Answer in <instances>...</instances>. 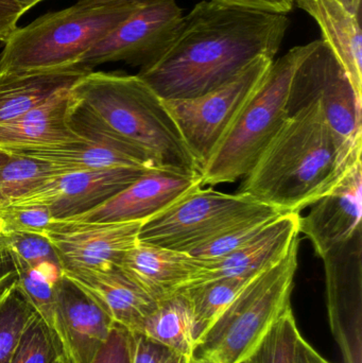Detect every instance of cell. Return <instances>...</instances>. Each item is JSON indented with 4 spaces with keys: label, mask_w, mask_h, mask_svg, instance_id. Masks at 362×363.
<instances>
[{
    "label": "cell",
    "mask_w": 362,
    "mask_h": 363,
    "mask_svg": "<svg viewBox=\"0 0 362 363\" xmlns=\"http://www.w3.org/2000/svg\"><path fill=\"white\" fill-rule=\"evenodd\" d=\"M78 1H87V0H78ZM89 1H121V0H89Z\"/></svg>",
    "instance_id": "43"
},
{
    "label": "cell",
    "mask_w": 362,
    "mask_h": 363,
    "mask_svg": "<svg viewBox=\"0 0 362 363\" xmlns=\"http://www.w3.org/2000/svg\"><path fill=\"white\" fill-rule=\"evenodd\" d=\"M299 220L300 213H283L233 253L219 259H198L199 271L187 287L225 277H253L278 264L300 237Z\"/></svg>",
    "instance_id": "17"
},
{
    "label": "cell",
    "mask_w": 362,
    "mask_h": 363,
    "mask_svg": "<svg viewBox=\"0 0 362 363\" xmlns=\"http://www.w3.org/2000/svg\"><path fill=\"white\" fill-rule=\"evenodd\" d=\"M11 159V153L0 149V167Z\"/></svg>",
    "instance_id": "42"
},
{
    "label": "cell",
    "mask_w": 362,
    "mask_h": 363,
    "mask_svg": "<svg viewBox=\"0 0 362 363\" xmlns=\"http://www.w3.org/2000/svg\"><path fill=\"white\" fill-rule=\"evenodd\" d=\"M60 172L40 160L11 153V159L0 167V207L19 200Z\"/></svg>",
    "instance_id": "28"
},
{
    "label": "cell",
    "mask_w": 362,
    "mask_h": 363,
    "mask_svg": "<svg viewBox=\"0 0 362 363\" xmlns=\"http://www.w3.org/2000/svg\"><path fill=\"white\" fill-rule=\"evenodd\" d=\"M176 0H146L108 35L100 40L78 65L87 69L111 62H125L140 69L164 55L182 25Z\"/></svg>",
    "instance_id": "10"
},
{
    "label": "cell",
    "mask_w": 362,
    "mask_h": 363,
    "mask_svg": "<svg viewBox=\"0 0 362 363\" xmlns=\"http://www.w3.org/2000/svg\"><path fill=\"white\" fill-rule=\"evenodd\" d=\"M322 30L329 45L362 99V38L361 17L349 12L337 0H295Z\"/></svg>",
    "instance_id": "23"
},
{
    "label": "cell",
    "mask_w": 362,
    "mask_h": 363,
    "mask_svg": "<svg viewBox=\"0 0 362 363\" xmlns=\"http://www.w3.org/2000/svg\"><path fill=\"white\" fill-rule=\"evenodd\" d=\"M55 221L50 211L43 206L9 204L0 207L2 233L26 232L45 235Z\"/></svg>",
    "instance_id": "33"
},
{
    "label": "cell",
    "mask_w": 362,
    "mask_h": 363,
    "mask_svg": "<svg viewBox=\"0 0 362 363\" xmlns=\"http://www.w3.org/2000/svg\"><path fill=\"white\" fill-rule=\"evenodd\" d=\"M220 1L235 4V6H246V8L283 13V14L290 12L295 4V0H220Z\"/></svg>",
    "instance_id": "37"
},
{
    "label": "cell",
    "mask_w": 362,
    "mask_h": 363,
    "mask_svg": "<svg viewBox=\"0 0 362 363\" xmlns=\"http://www.w3.org/2000/svg\"><path fill=\"white\" fill-rule=\"evenodd\" d=\"M15 279H16V269H15L14 262L11 257L10 252L0 238V290L4 289Z\"/></svg>",
    "instance_id": "38"
},
{
    "label": "cell",
    "mask_w": 362,
    "mask_h": 363,
    "mask_svg": "<svg viewBox=\"0 0 362 363\" xmlns=\"http://www.w3.org/2000/svg\"><path fill=\"white\" fill-rule=\"evenodd\" d=\"M16 1H18L19 4H23L28 10H30V9L33 8L34 6L40 4V2L44 1V0H16Z\"/></svg>",
    "instance_id": "41"
},
{
    "label": "cell",
    "mask_w": 362,
    "mask_h": 363,
    "mask_svg": "<svg viewBox=\"0 0 362 363\" xmlns=\"http://www.w3.org/2000/svg\"><path fill=\"white\" fill-rule=\"evenodd\" d=\"M63 274L93 298L115 325L132 334L140 332L142 324L159 304L118 268L110 271H68Z\"/></svg>",
    "instance_id": "19"
},
{
    "label": "cell",
    "mask_w": 362,
    "mask_h": 363,
    "mask_svg": "<svg viewBox=\"0 0 362 363\" xmlns=\"http://www.w3.org/2000/svg\"><path fill=\"white\" fill-rule=\"evenodd\" d=\"M10 153L40 160L61 172H87L117 167L161 169L148 153L127 144L84 140L63 146L13 151Z\"/></svg>",
    "instance_id": "21"
},
{
    "label": "cell",
    "mask_w": 362,
    "mask_h": 363,
    "mask_svg": "<svg viewBox=\"0 0 362 363\" xmlns=\"http://www.w3.org/2000/svg\"><path fill=\"white\" fill-rule=\"evenodd\" d=\"M312 206L305 217L300 216V234L303 233L310 239L321 258L361 228V162L329 194Z\"/></svg>",
    "instance_id": "16"
},
{
    "label": "cell",
    "mask_w": 362,
    "mask_h": 363,
    "mask_svg": "<svg viewBox=\"0 0 362 363\" xmlns=\"http://www.w3.org/2000/svg\"><path fill=\"white\" fill-rule=\"evenodd\" d=\"M146 0L78 1L16 28L4 40L0 72H33L78 65L100 40Z\"/></svg>",
    "instance_id": "4"
},
{
    "label": "cell",
    "mask_w": 362,
    "mask_h": 363,
    "mask_svg": "<svg viewBox=\"0 0 362 363\" xmlns=\"http://www.w3.org/2000/svg\"><path fill=\"white\" fill-rule=\"evenodd\" d=\"M273 61L271 57H259L235 79L200 97L164 100L200 172Z\"/></svg>",
    "instance_id": "8"
},
{
    "label": "cell",
    "mask_w": 362,
    "mask_h": 363,
    "mask_svg": "<svg viewBox=\"0 0 362 363\" xmlns=\"http://www.w3.org/2000/svg\"><path fill=\"white\" fill-rule=\"evenodd\" d=\"M317 102L329 127L346 140H362V99L324 40H315L291 79L288 116Z\"/></svg>",
    "instance_id": "9"
},
{
    "label": "cell",
    "mask_w": 362,
    "mask_h": 363,
    "mask_svg": "<svg viewBox=\"0 0 362 363\" xmlns=\"http://www.w3.org/2000/svg\"><path fill=\"white\" fill-rule=\"evenodd\" d=\"M200 187H203L201 176H189L164 169L148 170L99 206L63 221L81 223L145 222Z\"/></svg>",
    "instance_id": "14"
},
{
    "label": "cell",
    "mask_w": 362,
    "mask_h": 363,
    "mask_svg": "<svg viewBox=\"0 0 362 363\" xmlns=\"http://www.w3.org/2000/svg\"><path fill=\"white\" fill-rule=\"evenodd\" d=\"M55 363H68L67 360L65 359V358L62 357L60 358V359H57V362Z\"/></svg>",
    "instance_id": "44"
},
{
    "label": "cell",
    "mask_w": 362,
    "mask_h": 363,
    "mask_svg": "<svg viewBox=\"0 0 362 363\" xmlns=\"http://www.w3.org/2000/svg\"><path fill=\"white\" fill-rule=\"evenodd\" d=\"M281 215H283L281 211L267 205H261L188 254L200 260H214L225 257L259 236Z\"/></svg>",
    "instance_id": "27"
},
{
    "label": "cell",
    "mask_w": 362,
    "mask_h": 363,
    "mask_svg": "<svg viewBox=\"0 0 362 363\" xmlns=\"http://www.w3.org/2000/svg\"><path fill=\"white\" fill-rule=\"evenodd\" d=\"M68 121L82 140L132 145L161 169L201 176L164 100L137 74L87 72L70 89Z\"/></svg>",
    "instance_id": "3"
},
{
    "label": "cell",
    "mask_w": 362,
    "mask_h": 363,
    "mask_svg": "<svg viewBox=\"0 0 362 363\" xmlns=\"http://www.w3.org/2000/svg\"><path fill=\"white\" fill-rule=\"evenodd\" d=\"M28 9L16 0H0V40L4 42L17 28Z\"/></svg>",
    "instance_id": "36"
},
{
    "label": "cell",
    "mask_w": 362,
    "mask_h": 363,
    "mask_svg": "<svg viewBox=\"0 0 362 363\" xmlns=\"http://www.w3.org/2000/svg\"><path fill=\"white\" fill-rule=\"evenodd\" d=\"M362 140L336 133L317 102L288 116L244 178L240 194L283 213H300L361 162Z\"/></svg>",
    "instance_id": "2"
},
{
    "label": "cell",
    "mask_w": 362,
    "mask_h": 363,
    "mask_svg": "<svg viewBox=\"0 0 362 363\" xmlns=\"http://www.w3.org/2000/svg\"><path fill=\"white\" fill-rule=\"evenodd\" d=\"M242 363H248V362H247V360H246V362H242Z\"/></svg>",
    "instance_id": "46"
},
{
    "label": "cell",
    "mask_w": 362,
    "mask_h": 363,
    "mask_svg": "<svg viewBox=\"0 0 362 363\" xmlns=\"http://www.w3.org/2000/svg\"><path fill=\"white\" fill-rule=\"evenodd\" d=\"M134 335L115 325L106 342L102 345L91 363H132Z\"/></svg>",
    "instance_id": "34"
},
{
    "label": "cell",
    "mask_w": 362,
    "mask_h": 363,
    "mask_svg": "<svg viewBox=\"0 0 362 363\" xmlns=\"http://www.w3.org/2000/svg\"><path fill=\"white\" fill-rule=\"evenodd\" d=\"M2 233V226H1V222H0V235H1Z\"/></svg>",
    "instance_id": "45"
},
{
    "label": "cell",
    "mask_w": 362,
    "mask_h": 363,
    "mask_svg": "<svg viewBox=\"0 0 362 363\" xmlns=\"http://www.w3.org/2000/svg\"><path fill=\"white\" fill-rule=\"evenodd\" d=\"M134 335L132 363H189V358L159 343L149 340L142 335Z\"/></svg>",
    "instance_id": "35"
},
{
    "label": "cell",
    "mask_w": 362,
    "mask_h": 363,
    "mask_svg": "<svg viewBox=\"0 0 362 363\" xmlns=\"http://www.w3.org/2000/svg\"><path fill=\"white\" fill-rule=\"evenodd\" d=\"M146 172L148 169L117 167L60 172L11 204L43 206L50 211L55 221H63L89 213Z\"/></svg>",
    "instance_id": "12"
},
{
    "label": "cell",
    "mask_w": 362,
    "mask_h": 363,
    "mask_svg": "<svg viewBox=\"0 0 362 363\" xmlns=\"http://www.w3.org/2000/svg\"><path fill=\"white\" fill-rule=\"evenodd\" d=\"M300 237L278 264L257 274L196 343L189 363L246 362L290 305Z\"/></svg>",
    "instance_id": "5"
},
{
    "label": "cell",
    "mask_w": 362,
    "mask_h": 363,
    "mask_svg": "<svg viewBox=\"0 0 362 363\" xmlns=\"http://www.w3.org/2000/svg\"><path fill=\"white\" fill-rule=\"evenodd\" d=\"M9 252L16 269V283L19 290L31 305L33 311L46 324L49 332L52 335L53 339L62 352L59 340V328H57L55 286L63 274V270L55 266L32 268L21 260L16 254L13 253L10 250Z\"/></svg>",
    "instance_id": "26"
},
{
    "label": "cell",
    "mask_w": 362,
    "mask_h": 363,
    "mask_svg": "<svg viewBox=\"0 0 362 363\" xmlns=\"http://www.w3.org/2000/svg\"><path fill=\"white\" fill-rule=\"evenodd\" d=\"M35 311L13 279L0 290V363H11L21 334Z\"/></svg>",
    "instance_id": "29"
},
{
    "label": "cell",
    "mask_w": 362,
    "mask_h": 363,
    "mask_svg": "<svg viewBox=\"0 0 362 363\" xmlns=\"http://www.w3.org/2000/svg\"><path fill=\"white\" fill-rule=\"evenodd\" d=\"M137 335L191 359L196 342L193 315L185 292L182 290L159 302Z\"/></svg>",
    "instance_id": "24"
},
{
    "label": "cell",
    "mask_w": 362,
    "mask_h": 363,
    "mask_svg": "<svg viewBox=\"0 0 362 363\" xmlns=\"http://www.w3.org/2000/svg\"><path fill=\"white\" fill-rule=\"evenodd\" d=\"M91 69L80 65L33 70L0 72V125L10 123L50 99L72 89Z\"/></svg>",
    "instance_id": "22"
},
{
    "label": "cell",
    "mask_w": 362,
    "mask_h": 363,
    "mask_svg": "<svg viewBox=\"0 0 362 363\" xmlns=\"http://www.w3.org/2000/svg\"><path fill=\"white\" fill-rule=\"evenodd\" d=\"M118 269L157 302L182 291L199 271L197 258L185 252L137 241Z\"/></svg>",
    "instance_id": "18"
},
{
    "label": "cell",
    "mask_w": 362,
    "mask_h": 363,
    "mask_svg": "<svg viewBox=\"0 0 362 363\" xmlns=\"http://www.w3.org/2000/svg\"><path fill=\"white\" fill-rule=\"evenodd\" d=\"M314 45L315 40L293 47L273 61L202 169V185L214 187L235 183L250 172L288 119L287 100L291 79Z\"/></svg>",
    "instance_id": "6"
},
{
    "label": "cell",
    "mask_w": 362,
    "mask_h": 363,
    "mask_svg": "<svg viewBox=\"0 0 362 363\" xmlns=\"http://www.w3.org/2000/svg\"><path fill=\"white\" fill-rule=\"evenodd\" d=\"M261 205L240 192L200 187L145 221L138 241L189 253Z\"/></svg>",
    "instance_id": "7"
},
{
    "label": "cell",
    "mask_w": 362,
    "mask_h": 363,
    "mask_svg": "<svg viewBox=\"0 0 362 363\" xmlns=\"http://www.w3.org/2000/svg\"><path fill=\"white\" fill-rule=\"evenodd\" d=\"M327 313L344 363H362V230L322 256Z\"/></svg>",
    "instance_id": "11"
},
{
    "label": "cell",
    "mask_w": 362,
    "mask_h": 363,
    "mask_svg": "<svg viewBox=\"0 0 362 363\" xmlns=\"http://www.w3.org/2000/svg\"><path fill=\"white\" fill-rule=\"evenodd\" d=\"M142 223L55 221L45 235L57 251L63 272L110 271L118 268L125 254L136 245Z\"/></svg>",
    "instance_id": "13"
},
{
    "label": "cell",
    "mask_w": 362,
    "mask_h": 363,
    "mask_svg": "<svg viewBox=\"0 0 362 363\" xmlns=\"http://www.w3.org/2000/svg\"><path fill=\"white\" fill-rule=\"evenodd\" d=\"M349 12L361 17V0H337Z\"/></svg>",
    "instance_id": "40"
},
{
    "label": "cell",
    "mask_w": 362,
    "mask_h": 363,
    "mask_svg": "<svg viewBox=\"0 0 362 363\" xmlns=\"http://www.w3.org/2000/svg\"><path fill=\"white\" fill-rule=\"evenodd\" d=\"M297 363H331L321 356L303 337H300L297 345Z\"/></svg>",
    "instance_id": "39"
},
{
    "label": "cell",
    "mask_w": 362,
    "mask_h": 363,
    "mask_svg": "<svg viewBox=\"0 0 362 363\" xmlns=\"http://www.w3.org/2000/svg\"><path fill=\"white\" fill-rule=\"evenodd\" d=\"M253 277H225L183 289L188 298L193 315L196 343L227 311Z\"/></svg>",
    "instance_id": "25"
},
{
    "label": "cell",
    "mask_w": 362,
    "mask_h": 363,
    "mask_svg": "<svg viewBox=\"0 0 362 363\" xmlns=\"http://www.w3.org/2000/svg\"><path fill=\"white\" fill-rule=\"evenodd\" d=\"M70 89L59 91L18 118L0 125V149L13 152L84 142L68 121Z\"/></svg>",
    "instance_id": "20"
},
{
    "label": "cell",
    "mask_w": 362,
    "mask_h": 363,
    "mask_svg": "<svg viewBox=\"0 0 362 363\" xmlns=\"http://www.w3.org/2000/svg\"><path fill=\"white\" fill-rule=\"evenodd\" d=\"M288 26L283 13L203 0L184 16L164 55L137 76L163 100L200 97L259 57L274 60Z\"/></svg>",
    "instance_id": "1"
},
{
    "label": "cell",
    "mask_w": 362,
    "mask_h": 363,
    "mask_svg": "<svg viewBox=\"0 0 362 363\" xmlns=\"http://www.w3.org/2000/svg\"><path fill=\"white\" fill-rule=\"evenodd\" d=\"M0 238L11 252L32 268L55 266L62 269L57 251L46 235L26 232L2 233Z\"/></svg>",
    "instance_id": "32"
},
{
    "label": "cell",
    "mask_w": 362,
    "mask_h": 363,
    "mask_svg": "<svg viewBox=\"0 0 362 363\" xmlns=\"http://www.w3.org/2000/svg\"><path fill=\"white\" fill-rule=\"evenodd\" d=\"M301 334L293 308L289 307L274 322L248 363H297V345Z\"/></svg>",
    "instance_id": "30"
},
{
    "label": "cell",
    "mask_w": 362,
    "mask_h": 363,
    "mask_svg": "<svg viewBox=\"0 0 362 363\" xmlns=\"http://www.w3.org/2000/svg\"><path fill=\"white\" fill-rule=\"evenodd\" d=\"M62 357L63 354L46 324L34 313L21 334L11 363H55Z\"/></svg>",
    "instance_id": "31"
},
{
    "label": "cell",
    "mask_w": 362,
    "mask_h": 363,
    "mask_svg": "<svg viewBox=\"0 0 362 363\" xmlns=\"http://www.w3.org/2000/svg\"><path fill=\"white\" fill-rule=\"evenodd\" d=\"M59 340L68 363H91L115 324L101 306L62 274L55 286Z\"/></svg>",
    "instance_id": "15"
}]
</instances>
